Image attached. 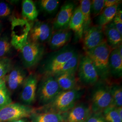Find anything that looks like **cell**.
Wrapping results in <instances>:
<instances>
[{
  "instance_id": "1",
  "label": "cell",
  "mask_w": 122,
  "mask_h": 122,
  "mask_svg": "<svg viewBox=\"0 0 122 122\" xmlns=\"http://www.w3.org/2000/svg\"><path fill=\"white\" fill-rule=\"evenodd\" d=\"M83 93V90L79 88L62 91L49 104L42 106L36 111L61 114L66 113L76 104Z\"/></svg>"
},
{
  "instance_id": "2",
  "label": "cell",
  "mask_w": 122,
  "mask_h": 122,
  "mask_svg": "<svg viewBox=\"0 0 122 122\" xmlns=\"http://www.w3.org/2000/svg\"><path fill=\"white\" fill-rule=\"evenodd\" d=\"M111 48L106 41L96 48L86 51L85 54L90 58L101 81H106L111 76L109 66V58Z\"/></svg>"
},
{
  "instance_id": "3",
  "label": "cell",
  "mask_w": 122,
  "mask_h": 122,
  "mask_svg": "<svg viewBox=\"0 0 122 122\" xmlns=\"http://www.w3.org/2000/svg\"><path fill=\"white\" fill-rule=\"evenodd\" d=\"M78 52L70 45H66L49 54L42 61L39 72L44 75H52L54 72Z\"/></svg>"
},
{
  "instance_id": "4",
  "label": "cell",
  "mask_w": 122,
  "mask_h": 122,
  "mask_svg": "<svg viewBox=\"0 0 122 122\" xmlns=\"http://www.w3.org/2000/svg\"><path fill=\"white\" fill-rule=\"evenodd\" d=\"M112 106V99L110 86L104 81L95 85L91 96L90 107L92 113H102L105 109Z\"/></svg>"
},
{
  "instance_id": "5",
  "label": "cell",
  "mask_w": 122,
  "mask_h": 122,
  "mask_svg": "<svg viewBox=\"0 0 122 122\" xmlns=\"http://www.w3.org/2000/svg\"><path fill=\"white\" fill-rule=\"evenodd\" d=\"M62 91L52 75H44L38 84L36 99L42 106L48 105Z\"/></svg>"
},
{
  "instance_id": "6",
  "label": "cell",
  "mask_w": 122,
  "mask_h": 122,
  "mask_svg": "<svg viewBox=\"0 0 122 122\" xmlns=\"http://www.w3.org/2000/svg\"><path fill=\"white\" fill-rule=\"evenodd\" d=\"M23 64L26 68L36 65L44 56L45 48L42 44L28 40L20 50Z\"/></svg>"
},
{
  "instance_id": "7",
  "label": "cell",
  "mask_w": 122,
  "mask_h": 122,
  "mask_svg": "<svg viewBox=\"0 0 122 122\" xmlns=\"http://www.w3.org/2000/svg\"><path fill=\"white\" fill-rule=\"evenodd\" d=\"M30 28L26 20L13 18L11 22L12 39L10 40L12 46L20 50L28 41Z\"/></svg>"
},
{
  "instance_id": "8",
  "label": "cell",
  "mask_w": 122,
  "mask_h": 122,
  "mask_svg": "<svg viewBox=\"0 0 122 122\" xmlns=\"http://www.w3.org/2000/svg\"><path fill=\"white\" fill-rule=\"evenodd\" d=\"M80 81L84 85H95L100 79L96 68L86 54L80 56L77 71Z\"/></svg>"
},
{
  "instance_id": "9",
  "label": "cell",
  "mask_w": 122,
  "mask_h": 122,
  "mask_svg": "<svg viewBox=\"0 0 122 122\" xmlns=\"http://www.w3.org/2000/svg\"><path fill=\"white\" fill-rule=\"evenodd\" d=\"M34 110L29 106L12 103L0 109V122H8L23 118H29Z\"/></svg>"
},
{
  "instance_id": "10",
  "label": "cell",
  "mask_w": 122,
  "mask_h": 122,
  "mask_svg": "<svg viewBox=\"0 0 122 122\" xmlns=\"http://www.w3.org/2000/svg\"><path fill=\"white\" fill-rule=\"evenodd\" d=\"M53 30L52 25L48 23L36 21L31 27L28 40L42 45L48 43Z\"/></svg>"
},
{
  "instance_id": "11",
  "label": "cell",
  "mask_w": 122,
  "mask_h": 122,
  "mask_svg": "<svg viewBox=\"0 0 122 122\" xmlns=\"http://www.w3.org/2000/svg\"><path fill=\"white\" fill-rule=\"evenodd\" d=\"M82 38L86 51L96 48L106 41L103 28L98 25L90 26L84 31Z\"/></svg>"
},
{
  "instance_id": "12",
  "label": "cell",
  "mask_w": 122,
  "mask_h": 122,
  "mask_svg": "<svg viewBox=\"0 0 122 122\" xmlns=\"http://www.w3.org/2000/svg\"><path fill=\"white\" fill-rule=\"evenodd\" d=\"M38 84V78L36 74H31L27 76L20 94V100L23 105L30 106L35 103Z\"/></svg>"
},
{
  "instance_id": "13",
  "label": "cell",
  "mask_w": 122,
  "mask_h": 122,
  "mask_svg": "<svg viewBox=\"0 0 122 122\" xmlns=\"http://www.w3.org/2000/svg\"><path fill=\"white\" fill-rule=\"evenodd\" d=\"M76 8L74 3L66 2L60 10L52 24L54 30L69 29L70 21Z\"/></svg>"
},
{
  "instance_id": "14",
  "label": "cell",
  "mask_w": 122,
  "mask_h": 122,
  "mask_svg": "<svg viewBox=\"0 0 122 122\" xmlns=\"http://www.w3.org/2000/svg\"><path fill=\"white\" fill-rule=\"evenodd\" d=\"M27 76L26 71L21 67L14 66L5 76L6 86L9 90L15 91L22 86Z\"/></svg>"
},
{
  "instance_id": "15",
  "label": "cell",
  "mask_w": 122,
  "mask_h": 122,
  "mask_svg": "<svg viewBox=\"0 0 122 122\" xmlns=\"http://www.w3.org/2000/svg\"><path fill=\"white\" fill-rule=\"evenodd\" d=\"M92 113L90 105L84 103L76 104L64 113L65 122H84Z\"/></svg>"
},
{
  "instance_id": "16",
  "label": "cell",
  "mask_w": 122,
  "mask_h": 122,
  "mask_svg": "<svg viewBox=\"0 0 122 122\" xmlns=\"http://www.w3.org/2000/svg\"><path fill=\"white\" fill-rule=\"evenodd\" d=\"M72 31L70 29L61 30L53 32L48 42L49 48L52 51H56L64 47L70 42Z\"/></svg>"
},
{
  "instance_id": "17",
  "label": "cell",
  "mask_w": 122,
  "mask_h": 122,
  "mask_svg": "<svg viewBox=\"0 0 122 122\" xmlns=\"http://www.w3.org/2000/svg\"><path fill=\"white\" fill-rule=\"evenodd\" d=\"M103 28L106 42L111 49L117 48L122 44V36L116 29L112 21Z\"/></svg>"
},
{
  "instance_id": "18",
  "label": "cell",
  "mask_w": 122,
  "mask_h": 122,
  "mask_svg": "<svg viewBox=\"0 0 122 122\" xmlns=\"http://www.w3.org/2000/svg\"><path fill=\"white\" fill-rule=\"evenodd\" d=\"M76 73L65 72L56 74L53 76L62 91H66L78 88Z\"/></svg>"
},
{
  "instance_id": "19",
  "label": "cell",
  "mask_w": 122,
  "mask_h": 122,
  "mask_svg": "<svg viewBox=\"0 0 122 122\" xmlns=\"http://www.w3.org/2000/svg\"><path fill=\"white\" fill-rule=\"evenodd\" d=\"M29 118L31 122H65L64 113L34 110Z\"/></svg>"
},
{
  "instance_id": "20",
  "label": "cell",
  "mask_w": 122,
  "mask_h": 122,
  "mask_svg": "<svg viewBox=\"0 0 122 122\" xmlns=\"http://www.w3.org/2000/svg\"><path fill=\"white\" fill-rule=\"evenodd\" d=\"M109 66L111 76L116 78H121L122 76V57L118 52V48L112 50L109 54Z\"/></svg>"
},
{
  "instance_id": "21",
  "label": "cell",
  "mask_w": 122,
  "mask_h": 122,
  "mask_svg": "<svg viewBox=\"0 0 122 122\" xmlns=\"http://www.w3.org/2000/svg\"><path fill=\"white\" fill-rule=\"evenodd\" d=\"M83 18L80 6L76 7L70 21L69 29L73 31L76 39L82 38L83 34Z\"/></svg>"
},
{
  "instance_id": "22",
  "label": "cell",
  "mask_w": 122,
  "mask_h": 122,
  "mask_svg": "<svg viewBox=\"0 0 122 122\" xmlns=\"http://www.w3.org/2000/svg\"><path fill=\"white\" fill-rule=\"evenodd\" d=\"M118 5L103 9L102 12L97 16V25L104 26L111 22L118 10Z\"/></svg>"
},
{
  "instance_id": "23",
  "label": "cell",
  "mask_w": 122,
  "mask_h": 122,
  "mask_svg": "<svg viewBox=\"0 0 122 122\" xmlns=\"http://www.w3.org/2000/svg\"><path fill=\"white\" fill-rule=\"evenodd\" d=\"M22 15L26 20L34 21L37 18L39 13L32 0H24L22 1Z\"/></svg>"
},
{
  "instance_id": "24",
  "label": "cell",
  "mask_w": 122,
  "mask_h": 122,
  "mask_svg": "<svg viewBox=\"0 0 122 122\" xmlns=\"http://www.w3.org/2000/svg\"><path fill=\"white\" fill-rule=\"evenodd\" d=\"M80 57V56L79 55L78 53H76L70 60L57 69L52 74V76L65 72H72L76 73L77 71Z\"/></svg>"
},
{
  "instance_id": "25",
  "label": "cell",
  "mask_w": 122,
  "mask_h": 122,
  "mask_svg": "<svg viewBox=\"0 0 122 122\" xmlns=\"http://www.w3.org/2000/svg\"><path fill=\"white\" fill-rule=\"evenodd\" d=\"M80 7L83 18V32L91 26V0H82L80 1Z\"/></svg>"
},
{
  "instance_id": "26",
  "label": "cell",
  "mask_w": 122,
  "mask_h": 122,
  "mask_svg": "<svg viewBox=\"0 0 122 122\" xmlns=\"http://www.w3.org/2000/svg\"><path fill=\"white\" fill-rule=\"evenodd\" d=\"M112 99V106L116 108L122 106V88L121 85L113 84L110 86Z\"/></svg>"
},
{
  "instance_id": "27",
  "label": "cell",
  "mask_w": 122,
  "mask_h": 122,
  "mask_svg": "<svg viewBox=\"0 0 122 122\" xmlns=\"http://www.w3.org/2000/svg\"><path fill=\"white\" fill-rule=\"evenodd\" d=\"M60 1L58 0H40L38 4L40 9L48 14L54 13L58 7Z\"/></svg>"
},
{
  "instance_id": "28",
  "label": "cell",
  "mask_w": 122,
  "mask_h": 122,
  "mask_svg": "<svg viewBox=\"0 0 122 122\" xmlns=\"http://www.w3.org/2000/svg\"><path fill=\"white\" fill-rule=\"evenodd\" d=\"M102 114L106 122H122L117 111V108L110 106L105 109Z\"/></svg>"
},
{
  "instance_id": "29",
  "label": "cell",
  "mask_w": 122,
  "mask_h": 122,
  "mask_svg": "<svg viewBox=\"0 0 122 122\" xmlns=\"http://www.w3.org/2000/svg\"><path fill=\"white\" fill-rule=\"evenodd\" d=\"M12 103L10 93L5 82L0 86V109Z\"/></svg>"
},
{
  "instance_id": "30",
  "label": "cell",
  "mask_w": 122,
  "mask_h": 122,
  "mask_svg": "<svg viewBox=\"0 0 122 122\" xmlns=\"http://www.w3.org/2000/svg\"><path fill=\"white\" fill-rule=\"evenodd\" d=\"M12 45L9 37L3 36L0 38V57H6L12 50Z\"/></svg>"
},
{
  "instance_id": "31",
  "label": "cell",
  "mask_w": 122,
  "mask_h": 122,
  "mask_svg": "<svg viewBox=\"0 0 122 122\" xmlns=\"http://www.w3.org/2000/svg\"><path fill=\"white\" fill-rule=\"evenodd\" d=\"M13 67L12 61L7 57H0V78L4 77Z\"/></svg>"
},
{
  "instance_id": "32",
  "label": "cell",
  "mask_w": 122,
  "mask_h": 122,
  "mask_svg": "<svg viewBox=\"0 0 122 122\" xmlns=\"http://www.w3.org/2000/svg\"><path fill=\"white\" fill-rule=\"evenodd\" d=\"M104 0L91 1V12L94 16H98L104 9Z\"/></svg>"
},
{
  "instance_id": "33",
  "label": "cell",
  "mask_w": 122,
  "mask_h": 122,
  "mask_svg": "<svg viewBox=\"0 0 122 122\" xmlns=\"http://www.w3.org/2000/svg\"><path fill=\"white\" fill-rule=\"evenodd\" d=\"M12 12V9L10 5L4 1L0 2V18L10 16Z\"/></svg>"
},
{
  "instance_id": "34",
  "label": "cell",
  "mask_w": 122,
  "mask_h": 122,
  "mask_svg": "<svg viewBox=\"0 0 122 122\" xmlns=\"http://www.w3.org/2000/svg\"><path fill=\"white\" fill-rule=\"evenodd\" d=\"M112 21L116 29L122 36V12L121 10L118 9L116 14Z\"/></svg>"
},
{
  "instance_id": "35",
  "label": "cell",
  "mask_w": 122,
  "mask_h": 122,
  "mask_svg": "<svg viewBox=\"0 0 122 122\" xmlns=\"http://www.w3.org/2000/svg\"><path fill=\"white\" fill-rule=\"evenodd\" d=\"M84 122H106L102 113H92Z\"/></svg>"
},
{
  "instance_id": "36",
  "label": "cell",
  "mask_w": 122,
  "mask_h": 122,
  "mask_svg": "<svg viewBox=\"0 0 122 122\" xmlns=\"http://www.w3.org/2000/svg\"><path fill=\"white\" fill-rule=\"evenodd\" d=\"M121 1V0H104V9L112 7L115 5H118Z\"/></svg>"
},
{
  "instance_id": "37",
  "label": "cell",
  "mask_w": 122,
  "mask_h": 122,
  "mask_svg": "<svg viewBox=\"0 0 122 122\" xmlns=\"http://www.w3.org/2000/svg\"><path fill=\"white\" fill-rule=\"evenodd\" d=\"M8 122H30L28 118H23L16 120H14Z\"/></svg>"
},
{
  "instance_id": "38",
  "label": "cell",
  "mask_w": 122,
  "mask_h": 122,
  "mask_svg": "<svg viewBox=\"0 0 122 122\" xmlns=\"http://www.w3.org/2000/svg\"><path fill=\"white\" fill-rule=\"evenodd\" d=\"M117 111H118V113L120 117V118H122V107H119V108H117Z\"/></svg>"
},
{
  "instance_id": "39",
  "label": "cell",
  "mask_w": 122,
  "mask_h": 122,
  "mask_svg": "<svg viewBox=\"0 0 122 122\" xmlns=\"http://www.w3.org/2000/svg\"><path fill=\"white\" fill-rule=\"evenodd\" d=\"M118 52L121 57H122V44L118 46Z\"/></svg>"
},
{
  "instance_id": "40",
  "label": "cell",
  "mask_w": 122,
  "mask_h": 122,
  "mask_svg": "<svg viewBox=\"0 0 122 122\" xmlns=\"http://www.w3.org/2000/svg\"><path fill=\"white\" fill-rule=\"evenodd\" d=\"M5 76L4 77H2L1 78H0V86H1L3 84L5 83Z\"/></svg>"
},
{
  "instance_id": "41",
  "label": "cell",
  "mask_w": 122,
  "mask_h": 122,
  "mask_svg": "<svg viewBox=\"0 0 122 122\" xmlns=\"http://www.w3.org/2000/svg\"><path fill=\"white\" fill-rule=\"evenodd\" d=\"M1 30H2V25H1V23L0 22V35L1 34Z\"/></svg>"
}]
</instances>
